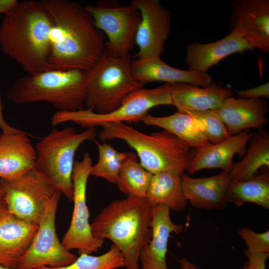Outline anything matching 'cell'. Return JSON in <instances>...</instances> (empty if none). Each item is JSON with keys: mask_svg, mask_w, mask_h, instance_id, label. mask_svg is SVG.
<instances>
[{"mask_svg": "<svg viewBox=\"0 0 269 269\" xmlns=\"http://www.w3.org/2000/svg\"><path fill=\"white\" fill-rule=\"evenodd\" d=\"M0 128L2 132L6 134H15L21 132V130L10 126L5 120L2 113V104L0 93Z\"/></svg>", "mask_w": 269, "mask_h": 269, "instance_id": "35", "label": "cell"}, {"mask_svg": "<svg viewBox=\"0 0 269 269\" xmlns=\"http://www.w3.org/2000/svg\"><path fill=\"white\" fill-rule=\"evenodd\" d=\"M18 1L16 0H0V14L5 15L10 13L15 7Z\"/></svg>", "mask_w": 269, "mask_h": 269, "instance_id": "37", "label": "cell"}, {"mask_svg": "<svg viewBox=\"0 0 269 269\" xmlns=\"http://www.w3.org/2000/svg\"><path fill=\"white\" fill-rule=\"evenodd\" d=\"M229 17L232 31L245 38L254 47L269 50V0H236Z\"/></svg>", "mask_w": 269, "mask_h": 269, "instance_id": "14", "label": "cell"}, {"mask_svg": "<svg viewBox=\"0 0 269 269\" xmlns=\"http://www.w3.org/2000/svg\"><path fill=\"white\" fill-rule=\"evenodd\" d=\"M131 55L119 56L105 50L86 72L87 92L84 105L105 114L118 109L131 93L143 85L134 78Z\"/></svg>", "mask_w": 269, "mask_h": 269, "instance_id": "6", "label": "cell"}, {"mask_svg": "<svg viewBox=\"0 0 269 269\" xmlns=\"http://www.w3.org/2000/svg\"><path fill=\"white\" fill-rule=\"evenodd\" d=\"M169 85L171 105L177 111L183 113L217 110L233 94L231 88L217 85L215 83L206 87L187 83H173Z\"/></svg>", "mask_w": 269, "mask_h": 269, "instance_id": "22", "label": "cell"}, {"mask_svg": "<svg viewBox=\"0 0 269 269\" xmlns=\"http://www.w3.org/2000/svg\"><path fill=\"white\" fill-rule=\"evenodd\" d=\"M87 92L86 72L80 70H49L18 78L7 92L17 104L50 103L57 111L83 109Z\"/></svg>", "mask_w": 269, "mask_h": 269, "instance_id": "5", "label": "cell"}, {"mask_svg": "<svg viewBox=\"0 0 269 269\" xmlns=\"http://www.w3.org/2000/svg\"><path fill=\"white\" fill-rule=\"evenodd\" d=\"M124 267V258L119 249L113 244L108 251L100 256L82 254L68 266L60 268L41 267L36 269H119Z\"/></svg>", "mask_w": 269, "mask_h": 269, "instance_id": "30", "label": "cell"}, {"mask_svg": "<svg viewBox=\"0 0 269 269\" xmlns=\"http://www.w3.org/2000/svg\"><path fill=\"white\" fill-rule=\"evenodd\" d=\"M146 198L152 207L164 205L181 212L187 204L182 191L181 174L162 172L152 174Z\"/></svg>", "mask_w": 269, "mask_h": 269, "instance_id": "26", "label": "cell"}, {"mask_svg": "<svg viewBox=\"0 0 269 269\" xmlns=\"http://www.w3.org/2000/svg\"><path fill=\"white\" fill-rule=\"evenodd\" d=\"M130 3L141 15L135 39L138 47L136 59L160 58L170 31V11L159 0H132Z\"/></svg>", "mask_w": 269, "mask_h": 269, "instance_id": "13", "label": "cell"}, {"mask_svg": "<svg viewBox=\"0 0 269 269\" xmlns=\"http://www.w3.org/2000/svg\"><path fill=\"white\" fill-rule=\"evenodd\" d=\"M198 128L211 144H215L229 137L227 128L216 110L188 112Z\"/></svg>", "mask_w": 269, "mask_h": 269, "instance_id": "31", "label": "cell"}, {"mask_svg": "<svg viewBox=\"0 0 269 269\" xmlns=\"http://www.w3.org/2000/svg\"><path fill=\"white\" fill-rule=\"evenodd\" d=\"M183 194L195 208L204 210L223 208L228 203L229 172H221L207 177L193 178L185 173L181 175Z\"/></svg>", "mask_w": 269, "mask_h": 269, "instance_id": "19", "label": "cell"}, {"mask_svg": "<svg viewBox=\"0 0 269 269\" xmlns=\"http://www.w3.org/2000/svg\"><path fill=\"white\" fill-rule=\"evenodd\" d=\"M252 135L250 130H246L196 150L187 171L192 174L202 169L219 168L229 172L234 155L245 153L247 144Z\"/></svg>", "mask_w": 269, "mask_h": 269, "instance_id": "21", "label": "cell"}, {"mask_svg": "<svg viewBox=\"0 0 269 269\" xmlns=\"http://www.w3.org/2000/svg\"><path fill=\"white\" fill-rule=\"evenodd\" d=\"M0 269H11L5 268V267L0 266Z\"/></svg>", "mask_w": 269, "mask_h": 269, "instance_id": "40", "label": "cell"}, {"mask_svg": "<svg viewBox=\"0 0 269 269\" xmlns=\"http://www.w3.org/2000/svg\"><path fill=\"white\" fill-rule=\"evenodd\" d=\"M227 203L241 206L253 203L269 209V173L264 170L252 177L230 183L226 194Z\"/></svg>", "mask_w": 269, "mask_h": 269, "instance_id": "27", "label": "cell"}, {"mask_svg": "<svg viewBox=\"0 0 269 269\" xmlns=\"http://www.w3.org/2000/svg\"><path fill=\"white\" fill-rule=\"evenodd\" d=\"M242 269H254L253 265L248 261L247 264H246Z\"/></svg>", "mask_w": 269, "mask_h": 269, "instance_id": "39", "label": "cell"}, {"mask_svg": "<svg viewBox=\"0 0 269 269\" xmlns=\"http://www.w3.org/2000/svg\"><path fill=\"white\" fill-rule=\"evenodd\" d=\"M245 255L248 259V261L253 265L254 269H266V262L269 254L251 253L246 250Z\"/></svg>", "mask_w": 269, "mask_h": 269, "instance_id": "34", "label": "cell"}, {"mask_svg": "<svg viewBox=\"0 0 269 269\" xmlns=\"http://www.w3.org/2000/svg\"><path fill=\"white\" fill-rule=\"evenodd\" d=\"M237 95L242 99H256L269 98V83L260 85L257 87L241 90L237 91Z\"/></svg>", "mask_w": 269, "mask_h": 269, "instance_id": "33", "label": "cell"}, {"mask_svg": "<svg viewBox=\"0 0 269 269\" xmlns=\"http://www.w3.org/2000/svg\"><path fill=\"white\" fill-rule=\"evenodd\" d=\"M62 194L57 191L48 203L37 230L17 269H36L41 267L60 268L73 263L78 256L60 242L56 234L55 219Z\"/></svg>", "mask_w": 269, "mask_h": 269, "instance_id": "11", "label": "cell"}, {"mask_svg": "<svg viewBox=\"0 0 269 269\" xmlns=\"http://www.w3.org/2000/svg\"><path fill=\"white\" fill-rule=\"evenodd\" d=\"M98 136L102 141L124 140L135 150L142 166L152 174L172 172L181 175L194 155L187 144L163 130L146 134L124 123H111L102 127Z\"/></svg>", "mask_w": 269, "mask_h": 269, "instance_id": "4", "label": "cell"}, {"mask_svg": "<svg viewBox=\"0 0 269 269\" xmlns=\"http://www.w3.org/2000/svg\"><path fill=\"white\" fill-rule=\"evenodd\" d=\"M152 208L146 198L127 197L111 202L91 223L94 237L119 249L126 269H140V251L151 238Z\"/></svg>", "mask_w": 269, "mask_h": 269, "instance_id": "3", "label": "cell"}, {"mask_svg": "<svg viewBox=\"0 0 269 269\" xmlns=\"http://www.w3.org/2000/svg\"><path fill=\"white\" fill-rule=\"evenodd\" d=\"M249 147L243 159L233 164L229 172L230 183L249 179L259 170L269 169V133L259 130L249 141Z\"/></svg>", "mask_w": 269, "mask_h": 269, "instance_id": "24", "label": "cell"}, {"mask_svg": "<svg viewBox=\"0 0 269 269\" xmlns=\"http://www.w3.org/2000/svg\"><path fill=\"white\" fill-rule=\"evenodd\" d=\"M181 269H201L195 264L183 258L179 261Z\"/></svg>", "mask_w": 269, "mask_h": 269, "instance_id": "38", "label": "cell"}, {"mask_svg": "<svg viewBox=\"0 0 269 269\" xmlns=\"http://www.w3.org/2000/svg\"><path fill=\"white\" fill-rule=\"evenodd\" d=\"M131 69L135 79L142 85L155 82L187 83L206 87L214 83L207 73L173 67L160 58L148 57L132 60Z\"/></svg>", "mask_w": 269, "mask_h": 269, "instance_id": "16", "label": "cell"}, {"mask_svg": "<svg viewBox=\"0 0 269 269\" xmlns=\"http://www.w3.org/2000/svg\"><path fill=\"white\" fill-rule=\"evenodd\" d=\"M92 165V159L88 152L85 153L81 160L74 163L72 173L74 208L70 226L61 242L69 251L77 249L79 255L97 252L105 241L94 236L89 221L86 190Z\"/></svg>", "mask_w": 269, "mask_h": 269, "instance_id": "12", "label": "cell"}, {"mask_svg": "<svg viewBox=\"0 0 269 269\" xmlns=\"http://www.w3.org/2000/svg\"><path fill=\"white\" fill-rule=\"evenodd\" d=\"M37 228L10 214L0 222V266L17 269Z\"/></svg>", "mask_w": 269, "mask_h": 269, "instance_id": "23", "label": "cell"}, {"mask_svg": "<svg viewBox=\"0 0 269 269\" xmlns=\"http://www.w3.org/2000/svg\"><path fill=\"white\" fill-rule=\"evenodd\" d=\"M35 148L23 131L0 134V178L12 179L33 169Z\"/></svg>", "mask_w": 269, "mask_h": 269, "instance_id": "20", "label": "cell"}, {"mask_svg": "<svg viewBox=\"0 0 269 269\" xmlns=\"http://www.w3.org/2000/svg\"><path fill=\"white\" fill-rule=\"evenodd\" d=\"M142 122L146 126L159 127L172 134L190 148L199 150L211 144L188 114L177 111L167 116L147 114Z\"/></svg>", "mask_w": 269, "mask_h": 269, "instance_id": "25", "label": "cell"}, {"mask_svg": "<svg viewBox=\"0 0 269 269\" xmlns=\"http://www.w3.org/2000/svg\"><path fill=\"white\" fill-rule=\"evenodd\" d=\"M94 141L99 156L97 162L92 166L91 175L116 184L127 152H120L106 142L101 143L95 140Z\"/></svg>", "mask_w": 269, "mask_h": 269, "instance_id": "29", "label": "cell"}, {"mask_svg": "<svg viewBox=\"0 0 269 269\" xmlns=\"http://www.w3.org/2000/svg\"><path fill=\"white\" fill-rule=\"evenodd\" d=\"M152 174L140 164L136 154L127 152L116 183L127 197L146 198Z\"/></svg>", "mask_w": 269, "mask_h": 269, "instance_id": "28", "label": "cell"}, {"mask_svg": "<svg viewBox=\"0 0 269 269\" xmlns=\"http://www.w3.org/2000/svg\"><path fill=\"white\" fill-rule=\"evenodd\" d=\"M254 48L239 33L232 31L219 40L208 43L196 42L186 47V62L190 70L207 73L208 69L226 57Z\"/></svg>", "mask_w": 269, "mask_h": 269, "instance_id": "17", "label": "cell"}, {"mask_svg": "<svg viewBox=\"0 0 269 269\" xmlns=\"http://www.w3.org/2000/svg\"><path fill=\"white\" fill-rule=\"evenodd\" d=\"M53 20L50 70L88 72L105 50L104 34L84 6L70 0H42Z\"/></svg>", "mask_w": 269, "mask_h": 269, "instance_id": "1", "label": "cell"}, {"mask_svg": "<svg viewBox=\"0 0 269 269\" xmlns=\"http://www.w3.org/2000/svg\"><path fill=\"white\" fill-rule=\"evenodd\" d=\"M9 214L5 200V191L0 182V222Z\"/></svg>", "mask_w": 269, "mask_h": 269, "instance_id": "36", "label": "cell"}, {"mask_svg": "<svg viewBox=\"0 0 269 269\" xmlns=\"http://www.w3.org/2000/svg\"><path fill=\"white\" fill-rule=\"evenodd\" d=\"M216 111L230 135L250 128L263 129L268 123V103L262 98L231 97Z\"/></svg>", "mask_w": 269, "mask_h": 269, "instance_id": "18", "label": "cell"}, {"mask_svg": "<svg viewBox=\"0 0 269 269\" xmlns=\"http://www.w3.org/2000/svg\"><path fill=\"white\" fill-rule=\"evenodd\" d=\"M170 209L164 205L153 207L150 240L141 250L140 269H168L166 256L169 238L172 233L179 234L183 227L174 224L170 216Z\"/></svg>", "mask_w": 269, "mask_h": 269, "instance_id": "15", "label": "cell"}, {"mask_svg": "<svg viewBox=\"0 0 269 269\" xmlns=\"http://www.w3.org/2000/svg\"><path fill=\"white\" fill-rule=\"evenodd\" d=\"M0 182L4 189L9 213L36 226L57 191L34 168L12 179H0Z\"/></svg>", "mask_w": 269, "mask_h": 269, "instance_id": "10", "label": "cell"}, {"mask_svg": "<svg viewBox=\"0 0 269 269\" xmlns=\"http://www.w3.org/2000/svg\"><path fill=\"white\" fill-rule=\"evenodd\" d=\"M84 8L92 16L96 27L106 34L105 50L119 56L130 54L141 20L139 10L131 3L122 5L112 0H103Z\"/></svg>", "mask_w": 269, "mask_h": 269, "instance_id": "9", "label": "cell"}, {"mask_svg": "<svg viewBox=\"0 0 269 269\" xmlns=\"http://www.w3.org/2000/svg\"><path fill=\"white\" fill-rule=\"evenodd\" d=\"M53 25L41 1H18L0 24V49L28 75L49 70Z\"/></svg>", "mask_w": 269, "mask_h": 269, "instance_id": "2", "label": "cell"}, {"mask_svg": "<svg viewBox=\"0 0 269 269\" xmlns=\"http://www.w3.org/2000/svg\"><path fill=\"white\" fill-rule=\"evenodd\" d=\"M171 105L169 83L152 89L137 90L127 96L116 110L105 114L96 113L92 108L77 111H57L51 118L52 126L72 122L86 129L95 128L111 123L142 121L153 107Z\"/></svg>", "mask_w": 269, "mask_h": 269, "instance_id": "8", "label": "cell"}, {"mask_svg": "<svg viewBox=\"0 0 269 269\" xmlns=\"http://www.w3.org/2000/svg\"><path fill=\"white\" fill-rule=\"evenodd\" d=\"M239 235L244 240L248 252L251 253L269 254V231L257 233L248 227H242Z\"/></svg>", "mask_w": 269, "mask_h": 269, "instance_id": "32", "label": "cell"}, {"mask_svg": "<svg viewBox=\"0 0 269 269\" xmlns=\"http://www.w3.org/2000/svg\"><path fill=\"white\" fill-rule=\"evenodd\" d=\"M95 128L77 133L72 127L53 129L35 146L34 168L43 174L53 187L73 201L72 173L75 153L85 141L95 140Z\"/></svg>", "mask_w": 269, "mask_h": 269, "instance_id": "7", "label": "cell"}]
</instances>
